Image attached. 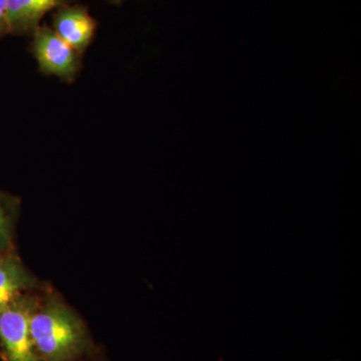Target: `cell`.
Wrapping results in <instances>:
<instances>
[{"mask_svg": "<svg viewBox=\"0 0 361 361\" xmlns=\"http://www.w3.org/2000/svg\"><path fill=\"white\" fill-rule=\"evenodd\" d=\"M30 332L42 361H77L90 345L84 323L56 298L35 307Z\"/></svg>", "mask_w": 361, "mask_h": 361, "instance_id": "obj_1", "label": "cell"}, {"mask_svg": "<svg viewBox=\"0 0 361 361\" xmlns=\"http://www.w3.org/2000/svg\"><path fill=\"white\" fill-rule=\"evenodd\" d=\"M35 299L23 295L0 311V348L4 361H40L32 332L30 318Z\"/></svg>", "mask_w": 361, "mask_h": 361, "instance_id": "obj_2", "label": "cell"}, {"mask_svg": "<svg viewBox=\"0 0 361 361\" xmlns=\"http://www.w3.org/2000/svg\"><path fill=\"white\" fill-rule=\"evenodd\" d=\"M30 49L39 71L71 84L82 68V56L65 40L61 39L51 27L40 25L32 33Z\"/></svg>", "mask_w": 361, "mask_h": 361, "instance_id": "obj_3", "label": "cell"}, {"mask_svg": "<svg viewBox=\"0 0 361 361\" xmlns=\"http://www.w3.org/2000/svg\"><path fill=\"white\" fill-rule=\"evenodd\" d=\"M51 28L66 44L84 56L96 35L97 21L87 6L77 2L54 11Z\"/></svg>", "mask_w": 361, "mask_h": 361, "instance_id": "obj_4", "label": "cell"}, {"mask_svg": "<svg viewBox=\"0 0 361 361\" xmlns=\"http://www.w3.org/2000/svg\"><path fill=\"white\" fill-rule=\"evenodd\" d=\"M78 0H7L11 35L32 37L51 11L77 4Z\"/></svg>", "mask_w": 361, "mask_h": 361, "instance_id": "obj_5", "label": "cell"}, {"mask_svg": "<svg viewBox=\"0 0 361 361\" xmlns=\"http://www.w3.org/2000/svg\"><path fill=\"white\" fill-rule=\"evenodd\" d=\"M35 283L23 262L8 253L0 256V311L13 303Z\"/></svg>", "mask_w": 361, "mask_h": 361, "instance_id": "obj_6", "label": "cell"}, {"mask_svg": "<svg viewBox=\"0 0 361 361\" xmlns=\"http://www.w3.org/2000/svg\"><path fill=\"white\" fill-rule=\"evenodd\" d=\"M18 208V199L0 191V256L8 253L13 243V224Z\"/></svg>", "mask_w": 361, "mask_h": 361, "instance_id": "obj_7", "label": "cell"}, {"mask_svg": "<svg viewBox=\"0 0 361 361\" xmlns=\"http://www.w3.org/2000/svg\"><path fill=\"white\" fill-rule=\"evenodd\" d=\"M8 35H11V30L7 13V0H0V39Z\"/></svg>", "mask_w": 361, "mask_h": 361, "instance_id": "obj_8", "label": "cell"}, {"mask_svg": "<svg viewBox=\"0 0 361 361\" xmlns=\"http://www.w3.org/2000/svg\"><path fill=\"white\" fill-rule=\"evenodd\" d=\"M108 1H110L111 4H122L123 1H125V0H108Z\"/></svg>", "mask_w": 361, "mask_h": 361, "instance_id": "obj_9", "label": "cell"}]
</instances>
